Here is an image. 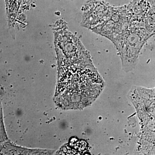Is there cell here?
Returning a JSON list of instances; mask_svg holds the SVG:
<instances>
[{
  "label": "cell",
  "instance_id": "cell-1",
  "mask_svg": "<svg viewBox=\"0 0 155 155\" xmlns=\"http://www.w3.org/2000/svg\"><path fill=\"white\" fill-rule=\"evenodd\" d=\"M103 86L101 78L89 69L60 68L54 102L62 110L82 109L96 99Z\"/></svg>",
  "mask_w": 155,
  "mask_h": 155
},
{
  "label": "cell",
  "instance_id": "cell-2",
  "mask_svg": "<svg viewBox=\"0 0 155 155\" xmlns=\"http://www.w3.org/2000/svg\"><path fill=\"white\" fill-rule=\"evenodd\" d=\"M152 35L144 27L129 24L115 39L112 43L125 69H131L134 66L143 45Z\"/></svg>",
  "mask_w": 155,
  "mask_h": 155
},
{
  "label": "cell",
  "instance_id": "cell-3",
  "mask_svg": "<svg viewBox=\"0 0 155 155\" xmlns=\"http://www.w3.org/2000/svg\"><path fill=\"white\" fill-rule=\"evenodd\" d=\"M128 24L129 19L126 6L113 7L110 17L91 30L113 42Z\"/></svg>",
  "mask_w": 155,
  "mask_h": 155
},
{
  "label": "cell",
  "instance_id": "cell-4",
  "mask_svg": "<svg viewBox=\"0 0 155 155\" xmlns=\"http://www.w3.org/2000/svg\"><path fill=\"white\" fill-rule=\"evenodd\" d=\"M113 8V6L104 1H90L84 10L81 25L91 30L110 17Z\"/></svg>",
  "mask_w": 155,
  "mask_h": 155
},
{
  "label": "cell",
  "instance_id": "cell-5",
  "mask_svg": "<svg viewBox=\"0 0 155 155\" xmlns=\"http://www.w3.org/2000/svg\"><path fill=\"white\" fill-rule=\"evenodd\" d=\"M153 0H133L126 6L129 24L144 27L145 18L154 4Z\"/></svg>",
  "mask_w": 155,
  "mask_h": 155
},
{
  "label": "cell",
  "instance_id": "cell-6",
  "mask_svg": "<svg viewBox=\"0 0 155 155\" xmlns=\"http://www.w3.org/2000/svg\"><path fill=\"white\" fill-rule=\"evenodd\" d=\"M54 153L53 150L28 149L17 146L9 140L0 144V155H51Z\"/></svg>",
  "mask_w": 155,
  "mask_h": 155
},
{
  "label": "cell",
  "instance_id": "cell-7",
  "mask_svg": "<svg viewBox=\"0 0 155 155\" xmlns=\"http://www.w3.org/2000/svg\"><path fill=\"white\" fill-rule=\"evenodd\" d=\"M8 140V138L6 133L5 125H4L2 100L0 97V144Z\"/></svg>",
  "mask_w": 155,
  "mask_h": 155
}]
</instances>
